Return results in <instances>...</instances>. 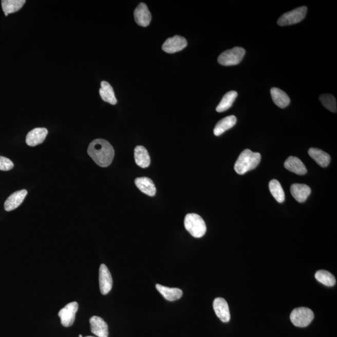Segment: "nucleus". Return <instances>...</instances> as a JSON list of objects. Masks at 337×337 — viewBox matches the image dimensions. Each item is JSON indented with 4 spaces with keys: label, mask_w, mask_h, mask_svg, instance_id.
I'll return each instance as SVG.
<instances>
[{
    "label": "nucleus",
    "mask_w": 337,
    "mask_h": 337,
    "mask_svg": "<svg viewBox=\"0 0 337 337\" xmlns=\"http://www.w3.org/2000/svg\"><path fill=\"white\" fill-rule=\"evenodd\" d=\"M88 155L100 167H106L112 163L115 150L108 141L103 139H95L90 143Z\"/></svg>",
    "instance_id": "1"
},
{
    "label": "nucleus",
    "mask_w": 337,
    "mask_h": 337,
    "mask_svg": "<svg viewBox=\"0 0 337 337\" xmlns=\"http://www.w3.org/2000/svg\"><path fill=\"white\" fill-rule=\"evenodd\" d=\"M260 160V153L252 152L250 149H245L240 154L235 162L234 170L238 174L242 175L256 168L259 164Z\"/></svg>",
    "instance_id": "2"
},
{
    "label": "nucleus",
    "mask_w": 337,
    "mask_h": 337,
    "mask_svg": "<svg viewBox=\"0 0 337 337\" xmlns=\"http://www.w3.org/2000/svg\"><path fill=\"white\" fill-rule=\"evenodd\" d=\"M184 226L185 229L196 238H200L205 234V223L202 218L196 214H188L185 217Z\"/></svg>",
    "instance_id": "3"
},
{
    "label": "nucleus",
    "mask_w": 337,
    "mask_h": 337,
    "mask_svg": "<svg viewBox=\"0 0 337 337\" xmlns=\"http://www.w3.org/2000/svg\"><path fill=\"white\" fill-rule=\"evenodd\" d=\"M246 50L241 47H235L227 50L218 58V62L222 66H229L239 65L242 62Z\"/></svg>",
    "instance_id": "4"
},
{
    "label": "nucleus",
    "mask_w": 337,
    "mask_h": 337,
    "mask_svg": "<svg viewBox=\"0 0 337 337\" xmlns=\"http://www.w3.org/2000/svg\"><path fill=\"white\" fill-rule=\"evenodd\" d=\"M314 318L312 310L306 307H299L293 310L290 320L296 327H306L309 325Z\"/></svg>",
    "instance_id": "5"
},
{
    "label": "nucleus",
    "mask_w": 337,
    "mask_h": 337,
    "mask_svg": "<svg viewBox=\"0 0 337 337\" xmlns=\"http://www.w3.org/2000/svg\"><path fill=\"white\" fill-rule=\"evenodd\" d=\"M307 12L306 7H301L284 13L278 20L277 24L280 27L292 25L300 23L305 18Z\"/></svg>",
    "instance_id": "6"
},
{
    "label": "nucleus",
    "mask_w": 337,
    "mask_h": 337,
    "mask_svg": "<svg viewBox=\"0 0 337 337\" xmlns=\"http://www.w3.org/2000/svg\"><path fill=\"white\" fill-rule=\"evenodd\" d=\"M78 304L77 302H71L63 308L58 313L61 319V322L64 327H68L74 324L76 313L78 312Z\"/></svg>",
    "instance_id": "7"
},
{
    "label": "nucleus",
    "mask_w": 337,
    "mask_h": 337,
    "mask_svg": "<svg viewBox=\"0 0 337 337\" xmlns=\"http://www.w3.org/2000/svg\"><path fill=\"white\" fill-rule=\"evenodd\" d=\"M187 45V40L184 37L177 35L165 41L162 49L165 53L172 54L182 50Z\"/></svg>",
    "instance_id": "8"
},
{
    "label": "nucleus",
    "mask_w": 337,
    "mask_h": 337,
    "mask_svg": "<svg viewBox=\"0 0 337 337\" xmlns=\"http://www.w3.org/2000/svg\"><path fill=\"white\" fill-rule=\"evenodd\" d=\"M99 282L100 288L103 295H106L112 289L113 278L109 269L104 264H101L99 272Z\"/></svg>",
    "instance_id": "9"
},
{
    "label": "nucleus",
    "mask_w": 337,
    "mask_h": 337,
    "mask_svg": "<svg viewBox=\"0 0 337 337\" xmlns=\"http://www.w3.org/2000/svg\"><path fill=\"white\" fill-rule=\"evenodd\" d=\"M213 307L218 318L223 322H228L230 321V311L228 302L223 298H216L213 302Z\"/></svg>",
    "instance_id": "10"
},
{
    "label": "nucleus",
    "mask_w": 337,
    "mask_h": 337,
    "mask_svg": "<svg viewBox=\"0 0 337 337\" xmlns=\"http://www.w3.org/2000/svg\"><path fill=\"white\" fill-rule=\"evenodd\" d=\"M134 16L136 23L143 27H146L150 24L152 18L147 5L144 3H141L136 8Z\"/></svg>",
    "instance_id": "11"
},
{
    "label": "nucleus",
    "mask_w": 337,
    "mask_h": 337,
    "mask_svg": "<svg viewBox=\"0 0 337 337\" xmlns=\"http://www.w3.org/2000/svg\"><path fill=\"white\" fill-rule=\"evenodd\" d=\"M48 133V130L44 127H38L28 133L26 142L28 146H36L44 142Z\"/></svg>",
    "instance_id": "12"
},
{
    "label": "nucleus",
    "mask_w": 337,
    "mask_h": 337,
    "mask_svg": "<svg viewBox=\"0 0 337 337\" xmlns=\"http://www.w3.org/2000/svg\"><path fill=\"white\" fill-rule=\"evenodd\" d=\"M89 322L92 333L98 337H108V326L102 318L93 316L90 319Z\"/></svg>",
    "instance_id": "13"
},
{
    "label": "nucleus",
    "mask_w": 337,
    "mask_h": 337,
    "mask_svg": "<svg viewBox=\"0 0 337 337\" xmlns=\"http://www.w3.org/2000/svg\"><path fill=\"white\" fill-rule=\"evenodd\" d=\"M27 194V191L24 190L15 192L11 194L5 202V211L9 212L18 208L22 204Z\"/></svg>",
    "instance_id": "14"
},
{
    "label": "nucleus",
    "mask_w": 337,
    "mask_h": 337,
    "mask_svg": "<svg viewBox=\"0 0 337 337\" xmlns=\"http://www.w3.org/2000/svg\"><path fill=\"white\" fill-rule=\"evenodd\" d=\"M284 166L290 172L298 175H304L307 173V168L303 162L296 157L290 156L287 158L284 162Z\"/></svg>",
    "instance_id": "15"
},
{
    "label": "nucleus",
    "mask_w": 337,
    "mask_h": 337,
    "mask_svg": "<svg viewBox=\"0 0 337 337\" xmlns=\"http://www.w3.org/2000/svg\"><path fill=\"white\" fill-rule=\"evenodd\" d=\"M290 192L293 198L297 202L302 203L306 201L310 195L311 189L306 184H294L290 188Z\"/></svg>",
    "instance_id": "16"
},
{
    "label": "nucleus",
    "mask_w": 337,
    "mask_h": 337,
    "mask_svg": "<svg viewBox=\"0 0 337 337\" xmlns=\"http://www.w3.org/2000/svg\"><path fill=\"white\" fill-rule=\"evenodd\" d=\"M135 184L142 193L151 197L155 196L156 188L155 184L151 179L146 178V177L136 178Z\"/></svg>",
    "instance_id": "17"
},
{
    "label": "nucleus",
    "mask_w": 337,
    "mask_h": 337,
    "mask_svg": "<svg viewBox=\"0 0 337 337\" xmlns=\"http://www.w3.org/2000/svg\"><path fill=\"white\" fill-rule=\"evenodd\" d=\"M237 123V118L235 116L232 115L223 118L222 120L218 122L214 127V134L215 136H219L226 130L230 129L234 127Z\"/></svg>",
    "instance_id": "18"
},
{
    "label": "nucleus",
    "mask_w": 337,
    "mask_h": 337,
    "mask_svg": "<svg viewBox=\"0 0 337 337\" xmlns=\"http://www.w3.org/2000/svg\"><path fill=\"white\" fill-rule=\"evenodd\" d=\"M135 159L136 164L142 168L149 166L151 158L148 151L143 146H136L135 149Z\"/></svg>",
    "instance_id": "19"
},
{
    "label": "nucleus",
    "mask_w": 337,
    "mask_h": 337,
    "mask_svg": "<svg viewBox=\"0 0 337 337\" xmlns=\"http://www.w3.org/2000/svg\"><path fill=\"white\" fill-rule=\"evenodd\" d=\"M156 287L165 299L168 301L178 300L181 298L183 294L182 290L178 288H170V287L161 286L160 284H157Z\"/></svg>",
    "instance_id": "20"
},
{
    "label": "nucleus",
    "mask_w": 337,
    "mask_h": 337,
    "mask_svg": "<svg viewBox=\"0 0 337 337\" xmlns=\"http://www.w3.org/2000/svg\"><path fill=\"white\" fill-rule=\"evenodd\" d=\"M271 94L273 101L278 107L285 108L289 106L290 103V98L283 90L277 88H272Z\"/></svg>",
    "instance_id": "21"
},
{
    "label": "nucleus",
    "mask_w": 337,
    "mask_h": 337,
    "mask_svg": "<svg viewBox=\"0 0 337 337\" xmlns=\"http://www.w3.org/2000/svg\"><path fill=\"white\" fill-rule=\"evenodd\" d=\"M100 95L102 100L105 102L113 104V105H115L118 102L113 87L107 81H104L101 82Z\"/></svg>",
    "instance_id": "22"
},
{
    "label": "nucleus",
    "mask_w": 337,
    "mask_h": 337,
    "mask_svg": "<svg viewBox=\"0 0 337 337\" xmlns=\"http://www.w3.org/2000/svg\"><path fill=\"white\" fill-rule=\"evenodd\" d=\"M309 155L319 165L326 167L330 164V156L327 153L317 148H310Z\"/></svg>",
    "instance_id": "23"
},
{
    "label": "nucleus",
    "mask_w": 337,
    "mask_h": 337,
    "mask_svg": "<svg viewBox=\"0 0 337 337\" xmlns=\"http://www.w3.org/2000/svg\"><path fill=\"white\" fill-rule=\"evenodd\" d=\"M237 92L234 91H229L223 96L221 101L216 107L218 113H222L228 110L233 104L235 99L237 97Z\"/></svg>",
    "instance_id": "24"
},
{
    "label": "nucleus",
    "mask_w": 337,
    "mask_h": 337,
    "mask_svg": "<svg viewBox=\"0 0 337 337\" xmlns=\"http://www.w3.org/2000/svg\"><path fill=\"white\" fill-rule=\"evenodd\" d=\"M25 3V0H3L2 9L5 13H15L21 9Z\"/></svg>",
    "instance_id": "25"
},
{
    "label": "nucleus",
    "mask_w": 337,
    "mask_h": 337,
    "mask_svg": "<svg viewBox=\"0 0 337 337\" xmlns=\"http://www.w3.org/2000/svg\"><path fill=\"white\" fill-rule=\"evenodd\" d=\"M269 190L272 195L278 202L283 203L285 200V193L283 187L277 180H272L269 182Z\"/></svg>",
    "instance_id": "26"
},
{
    "label": "nucleus",
    "mask_w": 337,
    "mask_h": 337,
    "mask_svg": "<svg viewBox=\"0 0 337 337\" xmlns=\"http://www.w3.org/2000/svg\"><path fill=\"white\" fill-rule=\"evenodd\" d=\"M316 279L328 287H333L336 284L335 277L330 272L324 270H320L315 273Z\"/></svg>",
    "instance_id": "27"
},
{
    "label": "nucleus",
    "mask_w": 337,
    "mask_h": 337,
    "mask_svg": "<svg viewBox=\"0 0 337 337\" xmlns=\"http://www.w3.org/2000/svg\"><path fill=\"white\" fill-rule=\"evenodd\" d=\"M319 100L325 108L329 110L331 112L336 113V101L333 96L329 94L322 95L320 97Z\"/></svg>",
    "instance_id": "28"
},
{
    "label": "nucleus",
    "mask_w": 337,
    "mask_h": 337,
    "mask_svg": "<svg viewBox=\"0 0 337 337\" xmlns=\"http://www.w3.org/2000/svg\"><path fill=\"white\" fill-rule=\"evenodd\" d=\"M14 167L13 162L5 157L0 156V170L7 171L12 170Z\"/></svg>",
    "instance_id": "29"
},
{
    "label": "nucleus",
    "mask_w": 337,
    "mask_h": 337,
    "mask_svg": "<svg viewBox=\"0 0 337 337\" xmlns=\"http://www.w3.org/2000/svg\"><path fill=\"white\" fill-rule=\"evenodd\" d=\"M79 337H83V336L81 335H79Z\"/></svg>",
    "instance_id": "30"
},
{
    "label": "nucleus",
    "mask_w": 337,
    "mask_h": 337,
    "mask_svg": "<svg viewBox=\"0 0 337 337\" xmlns=\"http://www.w3.org/2000/svg\"><path fill=\"white\" fill-rule=\"evenodd\" d=\"M86 337H94V336H86Z\"/></svg>",
    "instance_id": "31"
}]
</instances>
